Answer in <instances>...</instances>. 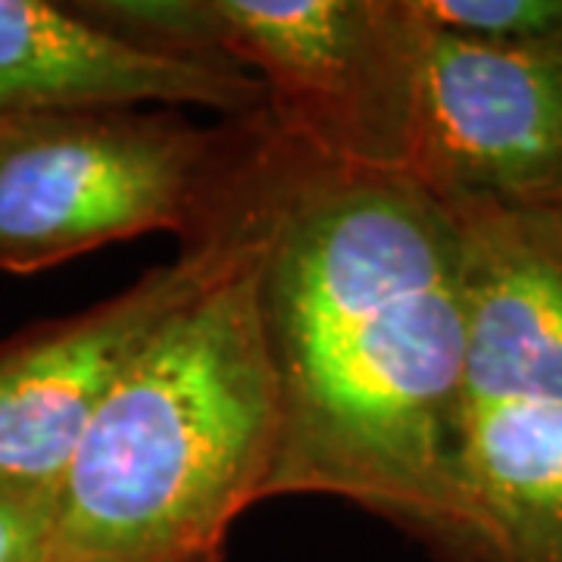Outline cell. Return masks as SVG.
Wrapping results in <instances>:
<instances>
[{
	"mask_svg": "<svg viewBox=\"0 0 562 562\" xmlns=\"http://www.w3.org/2000/svg\"><path fill=\"white\" fill-rule=\"evenodd\" d=\"M438 562H562V406L472 403Z\"/></svg>",
	"mask_w": 562,
	"mask_h": 562,
	"instance_id": "9",
	"label": "cell"
},
{
	"mask_svg": "<svg viewBox=\"0 0 562 562\" xmlns=\"http://www.w3.org/2000/svg\"><path fill=\"white\" fill-rule=\"evenodd\" d=\"M472 403L562 406V206L447 203Z\"/></svg>",
	"mask_w": 562,
	"mask_h": 562,
	"instance_id": "7",
	"label": "cell"
},
{
	"mask_svg": "<svg viewBox=\"0 0 562 562\" xmlns=\"http://www.w3.org/2000/svg\"><path fill=\"white\" fill-rule=\"evenodd\" d=\"M262 116L206 128L176 106H94L0 122V272L29 276L150 232L201 238Z\"/></svg>",
	"mask_w": 562,
	"mask_h": 562,
	"instance_id": "3",
	"label": "cell"
},
{
	"mask_svg": "<svg viewBox=\"0 0 562 562\" xmlns=\"http://www.w3.org/2000/svg\"><path fill=\"white\" fill-rule=\"evenodd\" d=\"M443 35L494 47L560 50L562 0H416Z\"/></svg>",
	"mask_w": 562,
	"mask_h": 562,
	"instance_id": "10",
	"label": "cell"
},
{
	"mask_svg": "<svg viewBox=\"0 0 562 562\" xmlns=\"http://www.w3.org/2000/svg\"><path fill=\"white\" fill-rule=\"evenodd\" d=\"M254 157L222 220L166 266L85 313L32 325L0 344V487L57 491L85 428L140 350L181 306L254 250Z\"/></svg>",
	"mask_w": 562,
	"mask_h": 562,
	"instance_id": "5",
	"label": "cell"
},
{
	"mask_svg": "<svg viewBox=\"0 0 562 562\" xmlns=\"http://www.w3.org/2000/svg\"><path fill=\"white\" fill-rule=\"evenodd\" d=\"M276 460L254 241L162 325L85 428L41 562H220L232 525L269 501Z\"/></svg>",
	"mask_w": 562,
	"mask_h": 562,
	"instance_id": "2",
	"label": "cell"
},
{
	"mask_svg": "<svg viewBox=\"0 0 562 562\" xmlns=\"http://www.w3.org/2000/svg\"><path fill=\"white\" fill-rule=\"evenodd\" d=\"M406 176L443 203L562 206V47H494L428 25Z\"/></svg>",
	"mask_w": 562,
	"mask_h": 562,
	"instance_id": "6",
	"label": "cell"
},
{
	"mask_svg": "<svg viewBox=\"0 0 562 562\" xmlns=\"http://www.w3.org/2000/svg\"><path fill=\"white\" fill-rule=\"evenodd\" d=\"M210 106L228 120L266 110L254 76L157 57L85 22L69 3L0 0V122L94 106Z\"/></svg>",
	"mask_w": 562,
	"mask_h": 562,
	"instance_id": "8",
	"label": "cell"
},
{
	"mask_svg": "<svg viewBox=\"0 0 562 562\" xmlns=\"http://www.w3.org/2000/svg\"><path fill=\"white\" fill-rule=\"evenodd\" d=\"M254 210L279 387L269 497H341L435 557L457 516L472 406L453 213L406 172L322 160L272 116Z\"/></svg>",
	"mask_w": 562,
	"mask_h": 562,
	"instance_id": "1",
	"label": "cell"
},
{
	"mask_svg": "<svg viewBox=\"0 0 562 562\" xmlns=\"http://www.w3.org/2000/svg\"><path fill=\"white\" fill-rule=\"evenodd\" d=\"M57 491L0 487V562H41Z\"/></svg>",
	"mask_w": 562,
	"mask_h": 562,
	"instance_id": "11",
	"label": "cell"
},
{
	"mask_svg": "<svg viewBox=\"0 0 562 562\" xmlns=\"http://www.w3.org/2000/svg\"><path fill=\"white\" fill-rule=\"evenodd\" d=\"M425 41L416 0H206L210 60L260 81L281 135L353 169H409Z\"/></svg>",
	"mask_w": 562,
	"mask_h": 562,
	"instance_id": "4",
	"label": "cell"
}]
</instances>
